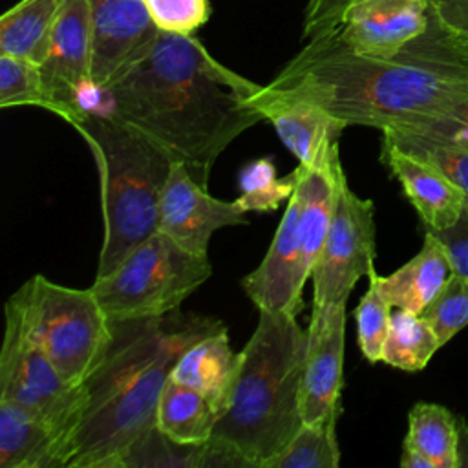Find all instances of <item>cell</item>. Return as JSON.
Instances as JSON below:
<instances>
[{
  "mask_svg": "<svg viewBox=\"0 0 468 468\" xmlns=\"http://www.w3.org/2000/svg\"><path fill=\"white\" fill-rule=\"evenodd\" d=\"M441 347L468 325V278L453 274L439 296L422 311Z\"/></svg>",
  "mask_w": 468,
  "mask_h": 468,
  "instance_id": "31",
  "label": "cell"
},
{
  "mask_svg": "<svg viewBox=\"0 0 468 468\" xmlns=\"http://www.w3.org/2000/svg\"><path fill=\"white\" fill-rule=\"evenodd\" d=\"M205 442L181 444L166 437L157 426L141 437L128 452L122 468L172 466V468H203Z\"/></svg>",
  "mask_w": 468,
  "mask_h": 468,
  "instance_id": "30",
  "label": "cell"
},
{
  "mask_svg": "<svg viewBox=\"0 0 468 468\" xmlns=\"http://www.w3.org/2000/svg\"><path fill=\"white\" fill-rule=\"evenodd\" d=\"M250 86L192 35L161 31L152 49L99 95L106 110L183 163L207 188L219 154L263 121L247 101Z\"/></svg>",
  "mask_w": 468,
  "mask_h": 468,
  "instance_id": "1",
  "label": "cell"
},
{
  "mask_svg": "<svg viewBox=\"0 0 468 468\" xmlns=\"http://www.w3.org/2000/svg\"><path fill=\"white\" fill-rule=\"evenodd\" d=\"M73 128L99 170L104 232L97 276H104L159 230L161 194L174 159L106 108L90 104Z\"/></svg>",
  "mask_w": 468,
  "mask_h": 468,
  "instance_id": "5",
  "label": "cell"
},
{
  "mask_svg": "<svg viewBox=\"0 0 468 468\" xmlns=\"http://www.w3.org/2000/svg\"><path fill=\"white\" fill-rule=\"evenodd\" d=\"M112 324V344L84 380L86 406L68 468H122L133 444L157 426L159 397L176 360L223 325L172 313Z\"/></svg>",
  "mask_w": 468,
  "mask_h": 468,
  "instance_id": "3",
  "label": "cell"
},
{
  "mask_svg": "<svg viewBox=\"0 0 468 468\" xmlns=\"http://www.w3.org/2000/svg\"><path fill=\"white\" fill-rule=\"evenodd\" d=\"M457 424H459V444H457L459 468H468V422L464 417H457Z\"/></svg>",
  "mask_w": 468,
  "mask_h": 468,
  "instance_id": "37",
  "label": "cell"
},
{
  "mask_svg": "<svg viewBox=\"0 0 468 468\" xmlns=\"http://www.w3.org/2000/svg\"><path fill=\"white\" fill-rule=\"evenodd\" d=\"M91 2V84L99 95L137 64L155 44L161 29L144 0Z\"/></svg>",
  "mask_w": 468,
  "mask_h": 468,
  "instance_id": "11",
  "label": "cell"
},
{
  "mask_svg": "<svg viewBox=\"0 0 468 468\" xmlns=\"http://www.w3.org/2000/svg\"><path fill=\"white\" fill-rule=\"evenodd\" d=\"M399 148H402L410 154H415V155L433 163L437 168H441L446 174V177L464 194L466 207H468V150L448 148V146H439V144H404Z\"/></svg>",
  "mask_w": 468,
  "mask_h": 468,
  "instance_id": "34",
  "label": "cell"
},
{
  "mask_svg": "<svg viewBox=\"0 0 468 468\" xmlns=\"http://www.w3.org/2000/svg\"><path fill=\"white\" fill-rule=\"evenodd\" d=\"M430 22L428 0H358L324 35L358 55L395 58L428 31Z\"/></svg>",
  "mask_w": 468,
  "mask_h": 468,
  "instance_id": "12",
  "label": "cell"
},
{
  "mask_svg": "<svg viewBox=\"0 0 468 468\" xmlns=\"http://www.w3.org/2000/svg\"><path fill=\"white\" fill-rule=\"evenodd\" d=\"M296 168L291 174L278 177L276 166L271 159H254L239 170L238 185L241 194L236 203L245 212H272L283 201H289L296 188Z\"/></svg>",
  "mask_w": 468,
  "mask_h": 468,
  "instance_id": "27",
  "label": "cell"
},
{
  "mask_svg": "<svg viewBox=\"0 0 468 468\" xmlns=\"http://www.w3.org/2000/svg\"><path fill=\"white\" fill-rule=\"evenodd\" d=\"M0 106H38L53 112L40 66L29 58L0 55Z\"/></svg>",
  "mask_w": 468,
  "mask_h": 468,
  "instance_id": "29",
  "label": "cell"
},
{
  "mask_svg": "<svg viewBox=\"0 0 468 468\" xmlns=\"http://www.w3.org/2000/svg\"><path fill=\"white\" fill-rule=\"evenodd\" d=\"M380 161L399 179L426 230L452 227L466 207L464 194L433 163L382 139Z\"/></svg>",
  "mask_w": 468,
  "mask_h": 468,
  "instance_id": "17",
  "label": "cell"
},
{
  "mask_svg": "<svg viewBox=\"0 0 468 468\" xmlns=\"http://www.w3.org/2000/svg\"><path fill=\"white\" fill-rule=\"evenodd\" d=\"M441 344L422 314L397 309L391 314L389 333L382 349V362L402 371H420L428 366Z\"/></svg>",
  "mask_w": 468,
  "mask_h": 468,
  "instance_id": "24",
  "label": "cell"
},
{
  "mask_svg": "<svg viewBox=\"0 0 468 468\" xmlns=\"http://www.w3.org/2000/svg\"><path fill=\"white\" fill-rule=\"evenodd\" d=\"M53 113L71 126L84 115L91 95V2L64 0L46 58L40 64Z\"/></svg>",
  "mask_w": 468,
  "mask_h": 468,
  "instance_id": "10",
  "label": "cell"
},
{
  "mask_svg": "<svg viewBox=\"0 0 468 468\" xmlns=\"http://www.w3.org/2000/svg\"><path fill=\"white\" fill-rule=\"evenodd\" d=\"M369 285L355 309L356 338L362 356L375 364L382 362V349L391 324V303L378 285V272H369Z\"/></svg>",
  "mask_w": 468,
  "mask_h": 468,
  "instance_id": "28",
  "label": "cell"
},
{
  "mask_svg": "<svg viewBox=\"0 0 468 468\" xmlns=\"http://www.w3.org/2000/svg\"><path fill=\"white\" fill-rule=\"evenodd\" d=\"M7 305L66 382L84 384L112 344L113 324L91 287H66L37 274Z\"/></svg>",
  "mask_w": 468,
  "mask_h": 468,
  "instance_id": "6",
  "label": "cell"
},
{
  "mask_svg": "<svg viewBox=\"0 0 468 468\" xmlns=\"http://www.w3.org/2000/svg\"><path fill=\"white\" fill-rule=\"evenodd\" d=\"M428 4L433 24L464 66L468 62V0H428Z\"/></svg>",
  "mask_w": 468,
  "mask_h": 468,
  "instance_id": "33",
  "label": "cell"
},
{
  "mask_svg": "<svg viewBox=\"0 0 468 468\" xmlns=\"http://www.w3.org/2000/svg\"><path fill=\"white\" fill-rule=\"evenodd\" d=\"M464 66H466V69H468V62H464Z\"/></svg>",
  "mask_w": 468,
  "mask_h": 468,
  "instance_id": "39",
  "label": "cell"
},
{
  "mask_svg": "<svg viewBox=\"0 0 468 468\" xmlns=\"http://www.w3.org/2000/svg\"><path fill=\"white\" fill-rule=\"evenodd\" d=\"M375 207L356 196L338 170L336 199L325 243L313 269V305L347 303L362 276L375 269Z\"/></svg>",
  "mask_w": 468,
  "mask_h": 468,
  "instance_id": "9",
  "label": "cell"
},
{
  "mask_svg": "<svg viewBox=\"0 0 468 468\" xmlns=\"http://www.w3.org/2000/svg\"><path fill=\"white\" fill-rule=\"evenodd\" d=\"M346 303L313 305L302 377L303 422H320L340 411L344 386Z\"/></svg>",
  "mask_w": 468,
  "mask_h": 468,
  "instance_id": "14",
  "label": "cell"
},
{
  "mask_svg": "<svg viewBox=\"0 0 468 468\" xmlns=\"http://www.w3.org/2000/svg\"><path fill=\"white\" fill-rule=\"evenodd\" d=\"M221 417L219 406L205 393L174 380H166L157 404V428L176 442H207Z\"/></svg>",
  "mask_w": 468,
  "mask_h": 468,
  "instance_id": "21",
  "label": "cell"
},
{
  "mask_svg": "<svg viewBox=\"0 0 468 468\" xmlns=\"http://www.w3.org/2000/svg\"><path fill=\"white\" fill-rule=\"evenodd\" d=\"M382 137L399 146L439 144L468 150V95L433 117L384 128Z\"/></svg>",
  "mask_w": 468,
  "mask_h": 468,
  "instance_id": "25",
  "label": "cell"
},
{
  "mask_svg": "<svg viewBox=\"0 0 468 468\" xmlns=\"http://www.w3.org/2000/svg\"><path fill=\"white\" fill-rule=\"evenodd\" d=\"M146 9L161 31L192 35L210 15L208 0H144Z\"/></svg>",
  "mask_w": 468,
  "mask_h": 468,
  "instance_id": "32",
  "label": "cell"
},
{
  "mask_svg": "<svg viewBox=\"0 0 468 468\" xmlns=\"http://www.w3.org/2000/svg\"><path fill=\"white\" fill-rule=\"evenodd\" d=\"M358 0H307L303 15V37L314 38L331 31L344 11Z\"/></svg>",
  "mask_w": 468,
  "mask_h": 468,
  "instance_id": "35",
  "label": "cell"
},
{
  "mask_svg": "<svg viewBox=\"0 0 468 468\" xmlns=\"http://www.w3.org/2000/svg\"><path fill=\"white\" fill-rule=\"evenodd\" d=\"M300 239V201L296 192L287 201L285 212L261 263L243 276L245 294L260 311L298 314L303 309V285Z\"/></svg>",
  "mask_w": 468,
  "mask_h": 468,
  "instance_id": "15",
  "label": "cell"
},
{
  "mask_svg": "<svg viewBox=\"0 0 468 468\" xmlns=\"http://www.w3.org/2000/svg\"><path fill=\"white\" fill-rule=\"evenodd\" d=\"M338 415L340 411H335L320 422H303L291 444L272 461L271 468H336L340 464L336 441Z\"/></svg>",
  "mask_w": 468,
  "mask_h": 468,
  "instance_id": "26",
  "label": "cell"
},
{
  "mask_svg": "<svg viewBox=\"0 0 468 468\" xmlns=\"http://www.w3.org/2000/svg\"><path fill=\"white\" fill-rule=\"evenodd\" d=\"M245 210L236 201L212 197L186 170L174 161L159 203V230L196 256H208L210 236L230 225H243Z\"/></svg>",
  "mask_w": 468,
  "mask_h": 468,
  "instance_id": "13",
  "label": "cell"
},
{
  "mask_svg": "<svg viewBox=\"0 0 468 468\" xmlns=\"http://www.w3.org/2000/svg\"><path fill=\"white\" fill-rule=\"evenodd\" d=\"M307 329L294 314L260 311L239 351V369L212 437L234 446L252 468H271L303 426L302 377Z\"/></svg>",
  "mask_w": 468,
  "mask_h": 468,
  "instance_id": "4",
  "label": "cell"
},
{
  "mask_svg": "<svg viewBox=\"0 0 468 468\" xmlns=\"http://www.w3.org/2000/svg\"><path fill=\"white\" fill-rule=\"evenodd\" d=\"M0 400L33 413L57 430L69 446L86 406L84 384L66 382L58 375L7 303L0 349Z\"/></svg>",
  "mask_w": 468,
  "mask_h": 468,
  "instance_id": "8",
  "label": "cell"
},
{
  "mask_svg": "<svg viewBox=\"0 0 468 468\" xmlns=\"http://www.w3.org/2000/svg\"><path fill=\"white\" fill-rule=\"evenodd\" d=\"M400 466L402 468H433L431 463L422 457L420 453L410 450V448H402V455H400Z\"/></svg>",
  "mask_w": 468,
  "mask_h": 468,
  "instance_id": "38",
  "label": "cell"
},
{
  "mask_svg": "<svg viewBox=\"0 0 468 468\" xmlns=\"http://www.w3.org/2000/svg\"><path fill=\"white\" fill-rule=\"evenodd\" d=\"M269 88L311 101L346 126L384 128L433 117L468 95V71L404 49L395 58L358 55L331 35L309 38Z\"/></svg>",
  "mask_w": 468,
  "mask_h": 468,
  "instance_id": "2",
  "label": "cell"
},
{
  "mask_svg": "<svg viewBox=\"0 0 468 468\" xmlns=\"http://www.w3.org/2000/svg\"><path fill=\"white\" fill-rule=\"evenodd\" d=\"M430 232L444 245L455 274L468 278V207H464L461 218L452 227Z\"/></svg>",
  "mask_w": 468,
  "mask_h": 468,
  "instance_id": "36",
  "label": "cell"
},
{
  "mask_svg": "<svg viewBox=\"0 0 468 468\" xmlns=\"http://www.w3.org/2000/svg\"><path fill=\"white\" fill-rule=\"evenodd\" d=\"M64 0H20L0 16V55L37 62L46 58Z\"/></svg>",
  "mask_w": 468,
  "mask_h": 468,
  "instance_id": "22",
  "label": "cell"
},
{
  "mask_svg": "<svg viewBox=\"0 0 468 468\" xmlns=\"http://www.w3.org/2000/svg\"><path fill=\"white\" fill-rule=\"evenodd\" d=\"M453 274L444 245L433 232L426 230L420 250L395 272L378 274V285L393 307L422 314Z\"/></svg>",
  "mask_w": 468,
  "mask_h": 468,
  "instance_id": "19",
  "label": "cell"
},
{
  "mask_svg": "<svg viewBox=\"0 0 468 468\" xmlns=\"http://www.w3.org/2000/svg\"><path fill=\"white\" fill-rule=\"evenodd\" d=\"M238 369L239 351H232L227 327L221 325L186 347L176 360L170 377L210 397L223 415L230 402Z\"/></svg>",
  "mask_w": 468,
  "mask_h": 468,
  "instance_id": "20",
  "label": "cell"
},
{
  "mask_svg": "<svg viewBox=\"0 0 468 468\" xmlns=\"http://www.w3.org/2000/svg\"><path fill=\"white\" fill-rule=\"evenodd\" d=\"M247 101L274 126L282 143L302 166L320 161L347 128L318 104L256 82H252Z\"/></svg>",
  "mask_w": 468,
  "mask_h": 468,
  "instance_id": "16",
  "label": "cell"
},
{
  "mask_svg": "<svg viewBox=\"0 0 468 468\" xmlns=\"http://www.w3.org/2000/svg\"><path fill=\"white\" fill-rule=\"evenodd\" d=\"M69 442L24 408L0 400V468H68Z\"/></svg>",
  "mask_w": 468,
  "mask_h": 468,
  "instance_id": "18",
  "label": "cell"
},
{
  "mask_svg": "<svg viewBox=\"0 0 468 468\" xmlns=\"http://www.w3.org/2000/svg\"><path fill=\"white\" fill-rule=\"evenodd\" d=\"M212 274L208 256H196L163 230L154 232L91 291L110 322L170 314Z\"/></svg>",
  "mask_w": 468,
  "mask_h": 468,
  "instance_id": "7",
  "label": "cell"
},
{
  "mask_svg": "<svg viewBox=\"0 0 468 468\" xmlns=\"http://www.w3.org/2000/svg\"><path fill=\"white\" fill-rule=\"evenodd\" d=\"M457 417L435 402H417L408 413V433L402 448L426 457L433 468H459Z\"/></svg>",
  "mask_w": 468,
  "mask_h": 468,
  "instance_id": "23",
  "label": "cell"
}]
</instances>
